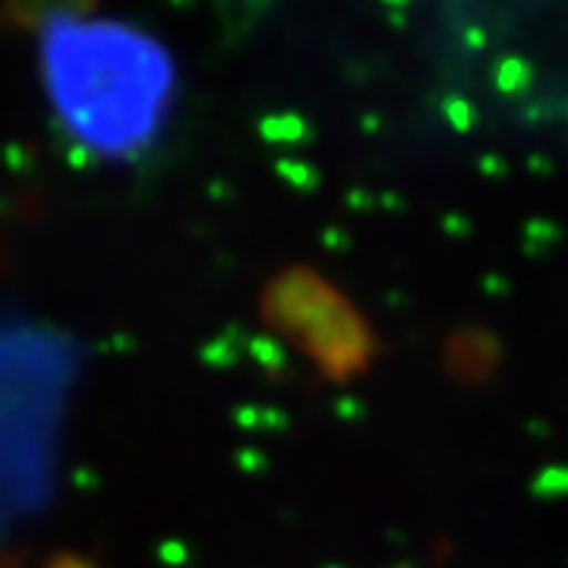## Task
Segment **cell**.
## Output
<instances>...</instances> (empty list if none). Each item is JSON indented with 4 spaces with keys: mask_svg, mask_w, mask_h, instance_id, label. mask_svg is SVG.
I'll list each match as a JSON object with an SVG mask.
<instances>
[{
    "mask_svg": "<svg viewBox=\"0 0 568 568\" xmlns=\"http://www.w3.org/2000/svg\"><path fill=\"white\" fill-rule=\"evenodd\" d=\"M44 73L67 126L99 152L142 145L171 92L162 51L114 22L48 26Z\"/></svg>",
    "mask_w": 568,
    "mask_h": 568,
    "instance_id": "6da1fadb",
    "label": "cell"
}]
</instances>
